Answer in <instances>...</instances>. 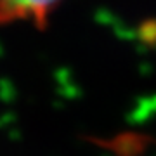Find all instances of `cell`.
Returning a JSON list of instances; mask_svg holds the SVG:
<instances>
[{
  "instance_id": "cell-1",
  "label": "cell",
  "mask_w": 156,
  "mask_h": 156,
  "mask_svg": "<svg viewBox=\"0 0 156 156\" xmlns=\"http://www.w3.org/2000/svg\"><path fill=\"white\" fill-rule=\"evenodd\" d=\"M64 0H0V24L28 21L44 30L47 19Z\"/></svg>"
},
{
  "instance_id": "cell-2",
  "label": "cell",
  "mask_w": 156,
  "mask_h": 156,
  "mask_svg": "<svg viewBox=\"0 0 156 156\" xmlns=\"http://www.w3.org/2000/svg\"><path fill=\"white\" fill-rule=\"evenodd\" d=\"M151 142H153V139L147 135L125 134L116 137L113 142H109L108 147H111L118 156H139L149 147Z\"/></svg>"
}]
</instances>
